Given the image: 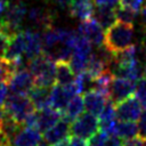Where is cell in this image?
Wrapping results in <instances>:
<instances>
[{
  "instance_id": "d6a6232c",
  "label": "cell",
  "mask_w": 146,
  "mask_h": 146,
  "mask_svg": "<svg viewBox=\"0 0 146 146\" xmlns=\"http://www.w3.org/2000/svg\"><path fill=\"white\" fill-rule=\"evenodd\" d=\"M94 3L97 7L105 6V7H113V8H115L116 6L120 5V0H94Z\"/></svg>"
},
{
  "instance_id": "5bb4252c",
  "label": "cell",
  "mask_w": 146,
  "mask_h": 146,
  "mask_svg": "<svg viewBox=\"0 0 146 146\" xmlns=\"http://www.w3.org/2000/svg\"><path fill=\"white\" fill-rule=\"evenodd\" d=\"M68 11L73 18H78L80 21L89 19L95 13L94 0H72L68 6Z\"/></svg>"
},
{
  "instance_id": "f35d334b",
  "label": "cell",
  "mask_w": 146,
  "mask_h": 146,
  "mask_svg": "<svg viewBox=\"0 0 146 146\" xmlns=\"http://www.w3.org/2000/svg\"><path fill=\"white\" fill-rule=\"evenodd\" d=\"M143 76L146 79V63L144 64V68H143Z\"/></svg>"
},
{
  "instance_id": "60d3db41",
  "label": "cell",
  "mask_w": 146,
  "mask_h": 146,
  "mask_svg": "<svg viewBox=\"0 0 146 146\" xmlns=\"http://www.w3.org/2000/svg\"><path fill=\"white\" fill-rule=\"evenodd\" d=\"M144 2H145V5H146V0H145V1H144Z\"/></svg>"
},
{
  "instance_id": "30bf717a",
  "label": "cell",
  "mask_w": 146,
  "mask_h": 146,
  "mask_svg": "<svg viewBox=\"0 0 146 146\" xmlns=\"http://www.w3.org/2000/svg\"><path fill=\"white\" fill-rule=\"evenodd\" d=\"M70 124L71 122H68L65 119H60L55 125H52L50 129H48L47 131L43 132V139L50 145L54 146L57 143L66 139L71 132H70Z\"/></svg>"
},
{
  "instance_id": "7c38bea8",
  "label": "cell",
  "mask_w": 146,
  "mask_h": 146,
  "mask_svg": "<svg viewBox=\"0 0 146 146\" xmlns=\"http://www.w3.org/2000/svg\"><path fill=\"white\" fill-rule=\"evenodd\" d=\"M24 32V38H25V57L27 62L43 51V46H42V38L41 34L38 31L33 30H25Z\"/></svg>"
},
{
  "instance_id": "4dcf8cb0",
  "label": "cell",
  "mask_w": 146,
  "mask_h": 146,
  "mask_svg": "<svg viewBox=\"0 0 146 146\" xmlns=\"http://www.w3.org/2000/svg\"><path fill=\"white\" fill-rule=\"evenodd\" d=\"M68 141H70V146H88V141H86L84 138L74 135L68 136Z\"/></svg>"
},
{
  "instance_id": "8fae6325",
  "label": "cell",
  "mask_w": 146,
  "mask_h": 146,
  "mask_svg": "<svg viewBox=\"0 0 146 146\" xmlns=\"http://www.w3.org/2000/svg\"><path fill=\"white\" fill-rule=\"evenodd\" d=\"M27 18L35 26L41 27L42 30H44L49 26H52L54 16H52L51 11L48 8L39 6V5H35V6H32L29 8Z\"/></svg>"
},
{
  "instance_id": "74e56055",
  "label": "cell",
  "mask_w": 146,
  "mask_h": 146,
  "mask_svg": "<svg viewBox=\"0 0 146 146\" xmlns=\"http://www.w3.org/2000/svg\"><path fill=\"white\" fill-rule=\"evenodd\" d=\"M3 116H5V111H3V108H0V123L3 119Z\"/></svg>"
},
{
  "instance_id": "ffe728a7",
  "label": "cell",
  "mask_w": 146,
  "mask_h": 146,
  "mask_svg": "<svg viewBox=\"0 0 146 146\" xmlns=\"http://www.w3.org/2000/svg\"><path fill=\"white\" fill-rule=\"evenodd\" d=\"M75 75L68 62L58 60L56 62V83L60 86H67L74 82Z\"/></svg>"
},
{
  "instance_id": "836d02e7",
  "label": "cell",
  "mask_w": 146,
  "mask_h": 146,
  "mask_svg": "<svg viewBox=\"0 0 146 146\" xmlns=\"http://www.w3.org/2000/svg\"><path fill=\"white\" fill-rule=\"evenodd\" d=\"M7 96H8L7 83H0V108H3Z\"/></svg>"
},
{
  "instance_id": "9c48e42d",
  "label": "cell",
  "mask_w": 146,
  "mask_h": 146,
  "mask_svg": "<svg viewBox=\"0 0 146 146\" xmlns=\"http://www.w3.org/2000/svg\"><path fill=\"white\" fill-rule=\"evenodd\" d=\"M63 116V113L58 110H55L51 106L44 107L42 110H38V117H36V124L35 129H38L40 132H44L48 129H50L52 125H55Z\"/></svg>"
},
{
  "instance_id": "d6986e66",
  "label": "cell",
  "mask_w": 146,
  "mask_h": 146,
  "mask_svg": "<svg viewBox=\"0 0 146 146\" xmlns=\"http://www.w3.org/2000/svg\"><path fill=\"white\" fill-rule=\"evenodd\" d=\"M98 24L103 29H108L112 26L115 21H116V14H115V8L113 7H105V6H99L95 9L94 16H92Z\"/></svg>"
},
{
  "instance_id": "8992f818",
  "label": "cell",
  "mask_w": 146,
  "mask_h": 146,
  "mask_svg": "<svg viewBox=\"0 0 146 146\" xmlns=\"http://www.w3.org/2000/svg\"><path fill=\"white\" fill-rule=\"evenodd\" d=\"M116 119L121 121H136L141 113V104L136 96H130L115 104Z\"/></svg>"
},
{
  "instance_id": "ac0fdd59",
  "label": "cell",
  "mask_w": 146,
  "mask_h": 146,
  "mask_svg": "<svg viewBox=\"0 0 146 146\" xmlns=\"http://www.w3.org/2000/svg\"><path fill=\"white\" fill-rule=\"evenodd\" d=\"M84 110V102H83V97H81L79 94L73 96L70 102L67 103L64 113H63V119L67 120L68 122H72L74 119H76L78 116H80L83 113Z\"/></svg>"
},
{
  "instance_id": "d4e9b609",
  "label": "cell",
  "mask_w": 146,
  "mask_h": 146,
  "mask_svg": "<svg viewBox=\"0 0 146 146\" xmlns=\"http://www.w3.org/2000/svg\"><path fill=\"white\" fill-rule=\"evenodd\" d=\"M115 14H116V19H119L120 22L128 23V24H133L136 22L138 11H135L130 8H127V7H123V6L119 5V6L115 7Z\"/></svg>"
},
{
  "instance_id": "d590c367",
  "label": "cell",
  "mask_w": 146,
  "mask_h": 146,
  "mask_svg": "<svg viewBox=\"0 0 146 146\" xmlns=\"http://www.w3.org/2000/svg\"><path fill=\"white\" fill-rule=\"evenodd\" d=\"M54 1L56 5H58L60 8H66L70 6V3L72 2V0H51Z\"/></svg>"
},
{
  "instance_id": "1f68e13d",
  "label": "cell",
  "mask_w": 146,
  "mask_h": 146,
  "mask_svg": "<svg viewBox=\"0 0 146 146\" xmlns=\"http://www.w3.org/2000/svg\"><path fill=\"white\" fill-rule=\"evenodd\" d=\"M104 146H123V139L120 138L116 135L108 136V138H107V140H106Z\"/></svg>"
},
{
  "instance_id": "7402d4cb",
  "label": "cell",
  "mask_w": 146,
  "mask_h": 146,
  "mask_svg": "<svg viewBox=\"0 0 146 146\" xmlns=\"http://www.w3.org/2000/svg\"><path fill=\"white\" fill-rule=\"evenodd\" d=\"M115 135L122 138L123 140L133 138L138 136V125L135 123V121H121L119 120L116 122L115 127Z\"/></svg>"
},
{
  "instance_id": "52a82bcc",
  "label": "cell",
  "mask_w": 146,
  "mask_h": 146,
  "mask_svg": "<svg viewBox=\"0 0 146 146\" xmlns=\"http://www.w3.org/2000/svg\"><path fill=\"white\" fill-rule=\"evenodd\" d=\"M78 33L84 36L96 48L104 44L105 34H104L103 27L98 24V22L95 18L81 21V23L78 26Z\"/></svg>"
},
{
  "instance_id": "6da1fadb",
  "label": "cell",
  "mask_w": 146,
  "mask_h": 146,
  "mask_svg": "<svg viewBox=\"0 0 146 146\" xmlns=\"http://www.w3.org/2000/svg\"><path fill=\"white\" fill-rule=\"evenodd\" d=\"M136 33L133 24L128 23H114L112 26L106 29L105 32V47L113 54L120 52L131 44H133Z\"/></svg>"
},
{
  "instance_id": "3957f363",
  "label": "cell",
  "mask_w": 146,
  "mask_h": 146,
  "mask_svg": "<svg viewBox=\"0 0 146 146\" xmlns=\"http://www.w3.org/2000/svg\"><path fill=\"white\" fill-rule=\"evenodd\" d=\"M36 108L34 107L33 103L29 98L27 95H16L10 94L7 96L3 111L6 114L15 119L22 125L24 124L25 120L29 115H31Z\"/></svg>"
},
{
  "instance_id": "8d00e7d4",
  "label": "cell",
  "mask_w": 146,
  "mask_h": 146,
  "mask_svg": "<svg viewBox=\"0 0 146 146\" xmlns=\"http://www.w3.org/2000/svg\"><path fill=\"white\" fill-rule=\"evenodd\" d=\"M36 146H50V145H49V144H48V143H47L44 139H42V140H41V141H40V143H39Z\"/></svg>"
},
{
  "instance_id": "ab89813d",
  "label": "cell",
  "mask_w": 146,
  "mask_h": 146,
  "mask_svg": "<svg viewBox=\"0 0 146 146\" xmlns=\"http://www.w3.org/2000/svg\"><path fill=\"white\" fill-rule=\"evenodd\" d=\"M143 146H146V138H143Z\"/></svg>"
},
{
  "instance_id": "9a60e30c",
  "label": "cell",
  "mask_w": 146,
  "mask_h": 146,
  "mask_svg": "<svg viewBox=\"0 0 146 146\" xmlns=\"http://www.w3.org/2000/svg\"><path fill=\"white\" fill-rule=\"evenodd\" d=\"M23 54H25V38L24 32L19 31L9 40L7 49L2 57L7 60H16L22 58Z\"/></svg>"
},
{
  "instance_id": "603a6c76",
  "label": "cell",
  "mask_w": 146,
  "mask_h": 146,
  "mask_svg": "<svg viewBox=\"0 0 146 146\" xmlns=\"http://www.w3.org/2000/svg\"><path fill=\"white\" fill-rule=\"evenodd\" d=\"M113 74L106 68L103 73H100L97 78H95L94 82V90L100 92L105 97L108 98L110 96V88H111V82L113 80Z\"/></svg>"
},
{
  "instance_id": "5b68a950",
  "label": "cell",
  "mask_w": 146,
  "mask_h": 146,
  "mask_svg": "<svg viewBox=\"0 0 146 146\" xmlns=\"http://www.w3.org/2000/svg\"><path fill=\"white\" fill-rule=\"evenodd\" d=\"M137 82L124 76H113L110 88L108 99L114 104L132 96L136 90Z\"/></svg>"
},
{
  "instance_id": "44dd1931",
  "label": "cell",
  "mask_w": 146,
  "mask_h": 146,
  "mask_svg": "<svg viewBox=\"0 0 146 146\" xmlns=\"http://www.w3.org/2000/svg\"><path fill=\"white\" fill-rule=\"evenodd\" d=\"M22 128H23V125L19 122H17L15 119H13L11 116H9L8 114L5 113V116L0 123V131L3 133V136L8 140L13 141V138L16 136V133Z\"/></svg>"
},
{
  "instance_id": "ba28073f",
  "label": "cell",
  "mask_w": 146,
  "mask_h": 146,
  "mask_svg": "<svg viewBox=\"0 0 146 146\" xmlns=\"http://www.w3.org/2000/svg\"><path fill=\"white\" fill-rule=\"evenodd\" d=\"M9 86V89L11 94L16 95H27L29 91L34 86V79L30 70L23 68L19 71H16L10 80L7 83Z\"/></svg>"
},
{
  "instance_id": "4fadbf2b",
  "label": "cell",
  "mask_w": 146,
  "mask_h": 146,
  "mask_svg": "<svg viewBox=\"0 0 146 146\" xmlns=\"http://www.w3.org/2000/svg\"><path fill=\"white\" fill-rule=\"evenodd\" d=\"M42 139L43 137L38 129L24 127L13 138L11 144L14 146H36Z\"/></svg>"
},
{
  "instance_id": "f546056e",
  "label": "cell",
  "mask_w": 146,
  "mask_h": 146,
  "mask_svg": "<svg viewBox=\"0 0 146 146\" xmlns=\"http://www.w3.org/2000/svg\"><path fill=\"white\" fill-rule=\"evenodd\" d=\"M136 22H138L139 30L146 31V5H145L141 9H139V11H138V14H137Z\"/></svg>"
},
{
  "instance_id": "4316f807",
  "label": "cell",
  "mask_w": 146,
  "mask_h": 146,
  "mask_svg": "<svg viewBox=\"0 0 146 146\" xmlns=\"http://www.w3.org/2000/svg\"><path fill=\"white\" fill-rule=\"evenodd\" d=\"M107 138H108V135L104 130L100 129L89 138L88 146H104Z\"/></svg>"
},
{
  "instance_id": "e0dca14e",
  "label": "cell",
  "mask_w": 146,
  "mask_h": 146,
  "mask_svg": "<svg viewBox=\"0 0 146 146\" xmlns=\"http://www.w3.org/2000/svg\"><path fill=\"white\" fill-rule=\"evenodd\" d=\"M50 89L51 88L34 84L29 91L27 96L36 110H42L50 106Z\"/></svg>"
},
{
  "instance_id": "484cf974",
  "label": "cell",
  "mask_w": 146,
  "mask_h": 146,
  "mask_svg": "<svg viewBox=\"0 0 146 146\" xmlns=\"http://www.w3.org/2000/svg\"><path fill=\"white\" fill-rule=\"evenodd\" d=\"M136 97L139 100V103L141 104V106L144 108H146V79L141 78L140 80H138L137 84H136V90H135Z\"/></svg>"
},
{
  "instance_id": "277c9868",
  "label": "cell",
  "mask_w": 146,
  "mask_h": 146,
  "mask_svg": "<svg viewBox=\"0 0 146 146\" xmlns=\"http://www.w3.org/2000/svg\"><path fill=\"white\" fill-rule=\"evenodd\" d=\"M99 130V120L96 115L87 112L74 119L70 124L71 135L89 139L94 133Z\"/></svg>"
},
{
  "instance_id": "cb8c5ba5",
  "label": "cell",
  "mask_w": 146,
  "mask_h": 146,
  "mask_svg": "<svg viewBox=\"0 0 146 146\" xmlns=\"http://www.w3.org/2000/svg\"><path fill=\"white\" fill-rule=\"evenodd\" d=\"M94 82H95V78L87 70L76 74V76H75V83L78 86L79 94H84L89 90H92Z\"/></svg>"
},
{
  "instance_id": "7a4b0ae2",
  "label": "cell",
  "mask_w": 146,
  "mask_h": 146,
  "mask_svg": "<svg viewBox=\"0 0 146 146\" xmlns=\"http://www.w3.org/2000/svg\"><path fill=\"white\" fill-rule=\"evenodd\" d=\"M29 70L35 86L51 88L56 83V62L43 51L29 60Z\"/></svg>"
},
{
  "instance_id": "e575fe53",
  "label": "cell",
  "mask_w": 146,
  "mask_h": 146,
  "mask_svg": "<svg viewBox=\"0 0 146 146\" xmlns=\"http://www.w3.org/2000/svg\"><path fill=\"white\" fill-rule=\"evenodd\" d=\"M8 6H9V0H0V19H1V16L5 15Z\"/></svg>"
},
{
  "instance_id": "2e32d148",
  "label": "cell",
  "mask_w": 146,
  "mask_h": 146,
  "mask_svg": "<svg viewBox=\"0 0 146 146\" xmlns=\"http://www.w3.org/2000/svg\"><path fill=\"white\" fill-rule=\"evenodd\" d=\"M107 99H108L107 97H105L104 95H102L100 92H98L94 89L83 94V102H84L86 111L96 116H98L100 114Z\"/></svg>"
},
{
  "instance_id": "83f0119b",
  "label": "cell",
  "mask_w": 146,
  "mask_h": 146,
  "mask_svg": "<svg viewBox=\"0 0 146 146\" xmlns=\"http://www.w3.org/2000/svg\"><path fill=\"white\" fill-rule=\"evenodd\" d=\"M138 136L141 138H146V108L141 111L138 119Z\"/></svg>"
},
{
  "instance_id": "f1b7e54d",
  "label": "cell",
  "mask_w": 146,
  "mask_h": 146,
  "mask_svg": "<svg viewBox=\"0 0 146 146\" xmlns=\"http://www.w3.org/2000/svg\"><path fill=\"white\" fill-rule=\"evenodd\" d=\"M145 0H120V5L127 8H130L135 11H139Z\"/></svg>"
}]
</instances>
